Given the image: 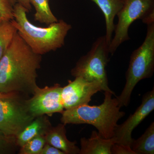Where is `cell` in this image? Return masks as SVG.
Wrapping results in <instances>:
<instances>
[{"label": "cell", "mask_w": 154, "mask_h": 154, "mask_svg": "<svg viewBox=\"0 0 154 154\" xmlns=\"http://www.w3.org/2000/svg\"><path fill=\"white\" fill-rule=\"evenodd\" d=\"M42 60L17 32L0 60V93L33 95Z\"/></svg>", "instance_id": "obj_1"}, {"label": "cell", "mask_w": 154, "mask_h": 154, "mask_svg": "<svg viewBox=\"0 0 154 154\" xmlns=\"http://www.w3.org/2000/svg\"><path fill=\"white\" fill-rule=\"evenodd\" d=\"M17 2L23 6L28 11H31L32 6L30 4V0H17Z\"/></svg>", "instance_id": "obj_23"}, {"label": "cell", "mask_w": 154, "mask_h": 154, "mask_svg": "<svg viewBox=\"0 0 154 154\" xmlns=\"http://www.w3.org/2000/svg\"><path fill=\"white\" fill-rule=\"evenodd\" d=\"M40 154H65L63 152L46 143Z\"/></svg>", "instance_id": "obj_22"}, {"label": "cell", "mask_w": 154, "mask_h": 154, "mask_svg": "<svg viewBox=\"0 0 154 154\" xmlns=\"http://www.w3.org/2000/svg\"><path fill=\"white\" fill-rule=\"evenodd\" d=\"M63 87L59 84L44 88L38 87L32 97L27 100L29 111L34 117L54 113H61L63 110L61 98Z\"/></svg>", "instance_id": "obj_8"}, {"label": "cell", "mask_w": 154, "mask_h": 154, "mask_svg": "<svg viewBox=\"0 0 154 154\" xmlns=\"http://www.w3.org/2000/svg\"><path fill=\"white\" fill-rule=\"evenodd\" d=\"M4 20V19H3V18H2V15H1V14H0V22H1V21H2V20Z\"/></svg>", "instance_id": "obj_24"}, {"label": "cell", "mask_w": 154, "mask_h": 154, "mask_svg": "<svg viewBox=\"0 0 154 154\" xmlns=\"http://www.w3.org/2000/svg\"><path fill=\"white\" fill-rule=\"evenodd\" d=\"M109 48L105 35L97 38L87 54L77 61L71 71L72 75L82 77L89 82H97L103 86L104 91L113 92L108 86L106 69L109 61Z\"/></svg>", "instance_id": "obj_5"}, {"label": "cell", "mask_w": 154, "mask_h": 154, "mask_svg": "<svg viewBox=\"0 0 154 154\" xmlns=\"http://www.w3.org/2000/svg\"><path fill=\"white\" fill-rule=\"evenodd\" d=\"M13 145L17 146L15 139L7 137L3 135H0V152Z\"/></svg>", "instance_id": "obj_21"}, {"label": "cell", "mask_w": 154, "mask_h": 154, "mask_svg": "<svg viewBox=\"0 0 154 154\" xmlns=\"http://www.w3.org/2000/svg\"><path fill=\"white\" fill-rule=\"evenodd\" d=\"M116 16L118 22L109 48L112 55L122 44L130 39L128 30L135 21L140 19L146 25L154 23V0H123V5Z\"/></svg>", "instance_id": "obj_6"}, {"label": "cell", "mask_w": 154, "mask_h": 154, "mask_svg": "<svg viewBox=\"0 0 154 154\" xmlns=\"http://www.w3.org/2000/svg\"><path fill=\"white\" fill-rule=\"evenodd\" d=\"M29 12L17 3L13 12L14 19L11 21L19 36L33 52L42 55L64 46L71 25L61 19L46 28L37 27L28 19L27 13Z\"/></svg>", "instance_id": "obj_2"}, {"label": "cell", "mask_w": 154, "mask_h": 154, "mask_svg": "<svg viewBox=\"0 0 154 154\" xmlns=\"http://www.w3.org/2000/svg\"><path fill=\"white\" fill-rule=\"evenodd\" d=\"M35 118L29 111L27 100L20 94L0 93V131L6 137L16 139Z\"/></svg>", "instance_id": "obj_7"}, {"label": "cell", "mask_w": 154, "mask_h": 154, "mask_svg": "<svg viewBox=\"0 0 154 154\" xmlns=\"http://www.w3.org/2000/svg\"><path fill=\"white\" fill-rule=\"evenodd\" d=\"M51 127V124L45 115L35 117L17 136L16 138V145L20 147L37 136H45Z\"/></svg>", "instance_id": "obj_13"}, {"label": "cell", "mask_w": 154, "mask_h": 154, "mask_svg": "<svg viewBox=\"0 0 154 154\" xmlns=\"http://www.w3.org/2000/svg\"><path fill=\"white\" fill-rule=\"evenodd\" d=\"M46 143L44 135H39L37 136L20 147L19 153L40 154L42 150Z\"/></svg>", "instance_id": "obj_18"}, {"label": "cell", "mask_w": 154, "mask_h": 154, "mask_svg": "<svg viewBox=\"0 0 154 154\" xmlns=\"http://www.w3.org/2000/svg\"><path fill=\"white\" fill-rule=\"evenodd\" d=\"M65 125L62 123L51 127L45 135L47 143L63 152L65 154H79L80 149L75 141L68 139Z\"/></svg>", "instance_id": "obj_11"}, {"label": "cell", "mask_w": 154, "mask_h": 154, "mask_svg": "<svg viewBox=\"0 0 154 154\" xmlns=\"http://www.w3.org/2000/svg\"><path fill=\"white\" fill-rule=\"evenodd\" d=\"M114 95L113 91H105V98L101 105L90 106L85 104L64 110L61 113V123L65 125H90L96 128L102 137H113L117 122L125 114L120 111L116 97H112Z\"/></svg>", "instance_id": "obj_3"}, {"label": "cell", "mask_w": 154, "mask_h": 154, "mask_svg": "<svg viewBox=\"0 0 154 154\" xmlns=\"http://www.w3.org/2000/svg\"><path fill=\"white\" fill-rule=\"evenodd\" d=\"M17 3V0H0V14L4 20L14 19L13 12Z\"/></svg>", "instance_id": "obj_19"}, {"label": "cell", "mask_w": 154, "mask_h": 154, "mask_svg": "<svg viewBox=\"0 0 154 154\" xmlns=\"http://www.w3.org/2000/svg\"><path fill=\"white\" fill-rule=\"evenodd\" d=\"M154 109V89L144 95L141 104L133 114L122 124L117 125L113 138L115 143L130 146L134 130L143 121Z\"/></svg>", "instance_id": "obj_10"}, {"label": "cell", "mask_w": 154, "mask_h": 154, "mask_svg": "<svg viewBox=\"0 0 154 154\" xmlns=\"http://www.w3.org/2000/svg\"><path fill=\"white\" fill-rule=\"evenodd\" d=\"M111 154H136L130 146L114 143L110 149Z\"/></svg>", "instance_id": "obj_20"}, {"label": "cell", "mask_w": 154, "mask_h": 154, "mask_svg": "<svg viewBox=\"0 0 154 154\" xmlns=\"http://www.w3.org/2000/svg\"><path fill=\"white\" fill-rule=\"evenodd\" d=\"M30 2L36 10L35 21L48 25L58 22L50 8L49 0H30Z\"/></svg>", "instance_id": "obj_16"}, {"label": "cell", "mask_w": 154, "mask_h": 154, "mask_svg": "<svg viewBox=\"0 0 154 154\" xmlns=\"http://www.w3.org/2000/svg\"><path fill=\"white\" fill-rule=\"evenodd\" d=\"M17 32L11 20H3L0 22V60L1 59Z\"/></svg>", "instance_id": "obj_17"}, {"label": "cell", "mask_w": 154, "mask_h": 154, "mask_svg": "<svg viewBox=\"0 0 154 154\" xmlns=\"http://www.w3.org/2000/svg\"><path fill=\"white\" fill-rule=\"evenodd\" d=\"M114 143L113 137L104 138L96 131H93L90 137L80 139L79 154H111L110 149Z\"/></svg>", "instance_id": "obj_12"}, {"label": "cell", "mask_w": 154, "mask_h": 154, "mask_svg": "<svg viewBox=\"0 0 154 154\" xmlns=\"http://www.w3.org/2000/svg\"><path fill=\"white\" fill-rule=\"evenodd\" d=\"M143 43L133 51L125 74L126 82L116 97L120 107L129 105L133 91L141 80L152 76L154 71V22L147 25Z\"/></svg>", "instance_id": "obj_4"}, {"label": "cell", "mask_w": 154, "mask_h": 154, "mask_svg": "<svg viewBox=\"0 0 154 154\" xmlns=\"http://www.w3.org/2000/svg\"><path fill=\"white\" fill-rule=\"evenodd\" d=\"M104 91L100 83L89 82L81 77H77L73 81L62 88L61 98L64 108L70 109L79 105L88 104L92 96L98 92Z\"/></svg>", "instance_id": "obj_9"}, {"label": "cell", "mask_w": 154, "mask_h": 154, "mask_svg": "<svg viewBox=\"0 0 154 154\" xmlns=\"http://www.w3.org/2000/svg\"><path fill=\"white\" fill-rule=\"evenodd\" d=\"M97 5L102 11L105 18L106 37L109 44L112 40L115 25L114 20L123 5V0H91Z\"/></svg>", "instance_id": "obj_14"}, {"label": "cell", "mask_w": 154, "mask_h": 154, "mask_svg": "<svg viewBox=\"0 0 154 154\" xmlns=\"http://www.w3.org/2000/svg\"><path fill=\"white\" fill-rule=\"evenodd\" d=\"M130 147L136 154H154V122L139 138L133 139Z\"/></svg>", "instance_id": "obj_15"}]
</instances>
